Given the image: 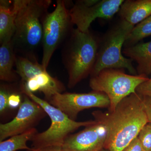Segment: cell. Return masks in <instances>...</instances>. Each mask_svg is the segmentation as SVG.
<instances>
[{"label":"cell","mask_w":151,"mask_h":151,"mask_svg":"<svg viewBox=\"0 0 151 151\" xmlns=\"http://www.w3.org/2000/svg\"><path fill=\"white\" fill-rule=\"evenodd\" d=\"M122 151H144L138 137L135 138Z\"/></svg>","instance_id":"23"},{"label":"cell","mask_w":151,"mask_h":151,"mask_svg":"<svg viewBox=\"0 0 151 151\" xmlns=\"http://www.w3.org/2000/svg\"><path fill=\"white\" fill-rule=\"evenodd\" d=\"M26 151H62L61 147L56 146H50L41 148L34 149L31 148L29 150Z\"/></svg>","instance_id":"25"},{"label":"cell","mask_w":151,"mask_h":151,"mask_svg":"<svg viewBox=\"0 0 151 151\" xmlns=\"http://www.w3.org/2000/svg\"><path fill=\"white\" fill-rule=\"evenodd\" d=\"M14 47L12 42L1 45L0 47V79L2 81H13L16 79L13 66L15 64Z\"/></svg>","instance_id":"16"},{"label":"cell","mask_w":151,"mask_h":151,"mask_svg":"<svg viewBox=\"0 0 151 151\" xmlns=\"http://www.w3.org/2000/svg\"><path fill=\"white\" fill-rule=\"evenodd\" d=\"M50 0H15L12 9L15 16L14 47L27 51L36 48L42 42V23Z\"/></svg>","instance_id":"2"},{"label":"cell","mask_w":151,"mask_h":151,"mask_svg":"<svg viewBox=\"0 0 151 151\" xmlns=\"http://www.w3.org/2000/svg\"><path fill=\"white\" fill-rule=\"evenodd\" d=\"M76 121L78 113L89 108H110V101L103 92L92 91L86 93H58L48 102Z\"/></svg>","instance_id":"9"},{"label":"cell","mask_w":151,"mask_h":151,"mask_svg":"<svg viewBox=\"0 0 151 151\" xmlns=\"http://www.w3.org/2000/svg\"><path fill=\"white\" fill-rule=\"evenodd\" d=\"M134 27L121 19L108 30L99 43L97 59L91 76L107 68H126L132 75H138L132 64L133 60L124 56L122 50Z\"/></svg>","instance_id":"4"},{"label":"cell","mask_w":151,"mask_h":151,"mask_svg":"<svg viewBox=\"0 0 151 151\" xmlns=\"http://www.w3.org/2000/svg\"><path fill=\"white\" fill-rule=\"evenodd\" d=\"M106 131L102 124L96 123L68 136L61 147L62 151H100L105 147Z\"/></svg>","instance_id":"12"},{"label":"cell","mask_w":151,"mask_h":151,"mask_svg":"<svg viewBox=\"0 0 151 151\" xmlns=\"http://www.w3.org/2000/svg\"><path fill=\"white\" fill-rule=\"evenodd\" d=\"M46 115L40 105L24 94L16 116L11 122L0 124V142L35 128Z\"/></svg>","instance_id":"10"},{"label":"cell","mask_w":151,"mask_h":151,"mask_svg":"<svg viewBox=\"0 0 151 151\" xmlns=\"http://www.w3.org/2000/svg\"><path fill=\"white\" fill-rule=\"evenodd\" d=\"M22 92L42 107L51 120V125L45 132L37 133L32 140V147L41 148L50 146L62 147L66 138L78 128L87 127L96 121L78 122L71 120L65 113L51 105L46 100L41 99L21 86Z\"/></svg>","instance_id":"5"},{"label":"cell","mask_w":151,"mask_h":151,"mask_svg":"<svg viewBox=\"0 0 151 151\" xmlns=\"http://www.w3.org/2000/svg\"><path fill=\"white\" fill-rule=\"evenodd\" d=\"M136 92L142 97H151V76L150 78L141 83L137 87Z\"/></svg>","instance_id":"21"},{"label":"cell","mask_w":151,"mask_h":151,"mask_svg":"<svg viewBox=\"0 0 151 151\" xmlns=\"http://www.w3.org/2000/svg\"><path fill=\"white\" fill-rule=\"evenodd\" d=\"M100 151H109V150H107V149H105V148L103 149V150H100Z\"/></svg>","instance_id":"26"},{"label":"cell","mask_w":151,"mask_h":151,"mask_svg":"<svg viewBox=\"0 0 151 151\" xmlns=\"http://www.w3.org/2000/svg\"><path fill=\"white\" fill-rule=\"evenodd\" d=\"M99 42L89 31L73 29L63 52L68 75V86L74 87L91 75L97 59Z\"/></svg>","instance_id":"3"},{"label":"cell","mask_w":151,"mask_h":151,"mask_svg":"<svg viewBox=\"0 0 151 151\" xmlns=\"http://www.w3.org/2000/svg\"><path fill=\"white\" fill-rule=\"evenodd\" d=\"M15 65L17 73L21 78L22 86L33 93L41 92L47 102L55 94L65 91L62 82L50 75L42 64L17 57Z\"/></svg>","instance_id":"7"},{"label":"cell","mask_w":151,"mask_h":151,"mask_svg":"<svg viewBox=\"0 0 151 151\" xmlns=\"http://www.w3.org/2000/svg\"><path fill=\"white\" fill-rule=\"evenodd\" d=\"M142 99L148 122L151 123V97H142Z\"/></svg>","instance_id":"24"},{"label":"cell","mask_w":151,"mask_h":151,"mask_svg":"<svg viewBox=\"0 0 151 151\" xmlns=\"http://www.w3.org/2000/svg\"><path fill=\"white\" fill-rule=\"evenodd\" d=\"M145 75H129L118 68H107L91 76L89 85L93 91L106 94L110 101L108 111H112L123 99L136 92L137 87L147 81Z\"/></svg>","instance_id":"6"},{"label":"cell","mask_w":151,"mask_h":151,"mask_svg":"<svg viewBox=\"0 0 151 151\" xmlns=\"http://www.w3.org/2000/svg\"><path fill=\"white\" fill-rule=\"evenodd\" d=\"M37 133L35 128L27 132L15 135L7 140L0 142V151H17L19 150H27L31 148L28 147L27 142L31 141L33 138Z\"/></svg>","instance_id":"17"},{"label":"cell","mask_w":151,"mask_h":151,"mask_svg":"<svg viewBox=\"0 0 151 151\" xmlns=\"http://www.w3.org/2000/svg\"><path fill=\"white\" fill-rule=\"evenodd\" d=\"M119 12L121 19L135 26L151 16V0L124 1Z\"/></svg>","instance_id":"13"},{"label":"cell","mask_w":151,"mask_h":151,"mask_svg":"<svg viewBox=\"0 0 151 151\" xmlns=\"http://www.w3.org/2000/svg\"><path fill=\"white\" fill-rule=\"evenodd\" d=\"M144 151H151V123L148 122L138 136Z\"/></svg>","instance_id":"19"},{"label":"cell","mask_w":151,"mask_h":151,"mask_svg":"<svg viewBox=\"0 0 151 151\" xmlns=\"http://www.w3.org/2000/svg\"><path fill=\"white\" fill-rule=\"evenodd\" d=\"M71 24L70 11L66 8L65 2L62 0L57 1L54 10L46 14L42 23V65L45 69L54 51L69 32Z\"/></svg>","instance_id":"8"},{"label":"cell","mask_w":151,"mask_h":151,"mask_svg":"<svg viewBox=\"0 0 151 151\" xmlns=\"http://www.w3.org/2000/svg\"><path fill=\"white\" fill-rule=\"evenodd\" d=\"M123 54L137 63L138 75L148 76L151 73V41L125 47Z\"/></svg>","instance_id":"14"},{"label":"cell","mask_w":151,"mask_h":151,"mask_svg":"<svg viewBox=\"0 0 151 151\" xmlns=\"http://www.w3.org/2000/svg\"><path fill=\"white\" fill-rule=\"evenodd\" d=\"M124 0H102L87 6L77 1L70 10L71 22L82 32L89 31L90 25L97 18L110 19L119 12Z\"/></svg>","instance_id":"11"},{"label":"cell","mask_w":151,"mask_h":151,"mask_svg":"<svg viewBox=\"0 0 151 151\" xmlns=\"http://www.w3.org/2000/svg\"><path fill=\"white\" fill-rule=\"evenodd\" d=\"M151 35V16L134 27L129 34L124 45L134 46L143 39Z\"/></svg>","instance_id":"18"},{"label":"cell","mask_w":151,"mask_h":151,"mask_svg":"<svg viewBox=\"0 0 151 151\" xmlns=\"http://www.w3.org/2000/svg\"><path fill=\"white\" fill-rule=\"evenodd\" d=\"M9 1L0 2V43L1 45L12 40L15 32V16Z\"/></svg>","instance_id":"15"},{"label":"cell","mask_w":151,"mask_h":151,"mask_svg":"<svg viewBox=\"0 0 151 151\" xmlns=\"http://www.w3.org/2000/svg\"><path fill=\"white\" fill-rule=\"evenodd\" d=\"M10 93L4 86H1L0 89V114L3 115L9 109L8 99Z\"/></svg>","instance_id":"20"},{"label":"cell","mask_w":151,"mask_h":151,"mask_svg":"<svg viewBox=\"0 0 151 151\" xmlns=\"http://www.w3.org/2000/svg\"><path fill=\"white\" fill-rule=\"evenodd\" d=\"M21 96L17 93H12L9 95L8 99V107L9 109H14L19 108L21 104Z\"/></svg>","instance_id":"22"},{"label":"cell","mask_w":151,"mask_h":151,"mask_svg":"<svg viewBox=\"0 0 151 151\" xmlns=\"http://www.w3.org/2000/svg\"><path fill=\"white\" fill-rule=\"evenodd\" d=\"M94 120L105 127V147L109 151H122L148 122L142 97L136 92L124 98L114 110L92 113Z\"/></svg>","instance_id":"1"}]
</instances>
